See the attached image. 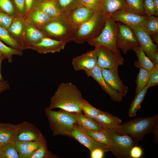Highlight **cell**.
Returning a JSON list of instances; mask_svg holds the SVG:
<instances>
[{
  "label": "cell",
  "instance_id": "cell-4",
  "mask_svg": "<svg viewBox=\"0 0 158 158\" xmlns=\"http://www.w3.org/2000/svg\"><path fill=\"white\" fill-rule=\"evenodd\" d=\"M65 16L54 19L40 29L46 37L67 43L73 41L77 30Z\"/></svg>",
  "mask_w": 158,
  "mask_h": 158
},
{
  "label": "cell",
  "instance_id": "cell-51",
  "mask_svg": "<svg viewBox=\"0 0 158 158\" xmlns=\"http://www.w3.org/2000/svg\"><path fill=\"white\" fill-rule=\"evenodd\" d=\"M155 10V15L158 16V0H153Z\"/></svg>",
  "mask_w": 158,
  "mask_h": 158
},
{
  "label": "cell",
  "instance_id": "cell-5",
  "mask_svg": "<svg viewBox=\"0 0 158 158\" xmlns=\"http://www.w3.org/2000/svg\"><path fill=\"white\" fill-rule=\"evenodd\" d=\"M106 18L101 10L97 11L90 19L77 28L73 41L81 44L98 36L104 28Z\"/></svg>",
  "mask_w": 158,
  "mask_h": 158
},
{
  "label": "cell",
  "instance_id": "cell-30",
  "mask_svg": "<svg viewBox=\"0 0 158 158\" xmlns=\"http://www.w3.org/2000/svg\"><path fill=\"white\" fill-rule=\"evenodd\" d=\"M17 125L0 123V143L3 146L11 142Z\"/></svg>",
  "mask_w": 158,
  "mask_h": 158
},
{
  "label": "cell",
  "instance_id": "cell-32",
  "mask_svg": "<svg viewBox=\"0 0 158 158\" xmlns=\"http://www.w3.org/2000/svg\"><path fill=\"white\" fill-rule=\"evenodd\" d=\"M148 89L146 86L141 91L136 94L129 109L128 115L130 117L136 115L138 111L141 108V104L145 96Z\"/></svg>",
  "mask_w": 158,
  "mask_h": 158
},
{
  "label": "cell",
  "instance_id": "cell-8",
  "mask_svg": "<svg viewBox=\"0 0 158 158\" xmlns=\"http://www.w3.org/2000/svg\"><path fill=\"white\" fill-rule=\"evenodd\" d=\"M117 23L118 28L116 37V46L126 54L128 50H133L140 45L129 26L123 23Z\"/></svg>",
  "mask_w": 158,
  "mask_h": 158
},
{
  "label": "cell",
  "instance_id": "cell-1",
  "mask_svg": "<svg viewBox=\"0 0 158 158\" xmlns=\"http://www.w3.org/2000/svg\"><path fill=\"white\" fill-rule=\"evenodd\" d=\"M84 99L78 87L71 82L60 83L51 97L48 108H55L73 113H82L81 105Z\"/></svg>",
  "mask_w": 158,
  "mask_h": 158
},
{
  "label": "cell",
  "instance_id": "cell-26",
  "mask_svg": "<svg viewBox=\"0 0 158 158\" xmlns=\"http://www.w3.org/2000/svg\"><path fill=\"white\" fill-rule=\"evenodd\" d=\"M16 144L20 158H30L39 146V138L37 141L19 142Z\"/></svg>",
  "mask_w": 158,
  "mask_h": 158
},
{
  "label": "cell",
  "instance_id": "cell-42",
  "mask_svg": "<svg viewBox=\"0 0 158 158\" xmlns=\"http://www.w3.org/2000/svg\"><path fill=\"white\" fill-rule=\"evenodd\" d=\"M150 75L146 86L150 87L157 85L158 84V65H155L150 71Z\"/></svg>",
  "mask_w": 158,
  "mask_h": 158
},
{
  "label": "cell",
  "instance_id": "cell-24",
  "mask_svg": "<svg viewBox=\"0 0 158 158\" xmlns=\"http://www.w3.org/2000/svg\"><path fill=\"white\" fill-rule=\"evenodd\" d=\"M25 23V41L23 50L30 49L32 45L38 42L46 37L41 30Z\"/></svg>",
  "mask_w": 158,
  "mask_h": 158
},
{
  "label": "cell",
  "instance_id": "cell-22",
  "mask_svg": "<svg viewBox=\"0 0 158 158\" xmlns=\"http://www.w3.org/2000/svg\"><path fill=\"white\" fill-rule=\"evenodd\" d=\"M128 9L126 0H101L100 10L106 17H111L118 12Z\"/></svg>",
  "mask_w": 158,
  "mask_h": 158
},
{
  "label": "cell",
  "instance_id": "cell-43",
  "mask_svg": "<svg viewBox=\"0 0 158 158\" xmlns=\"http://www.w3.org/2000/svg\"><path fill=\"white\" fill-rule=\"evenodd\" d=\"M15 17L0 11V26L8 30Z\"/></svg>",
  "mask_w": 158,
  "mask_h": 158
},
{
  "label": "cell",
  "instance_id": "cell-54",
  "mask_svg": "<svg viewBox=\"0 0 158 158\" xmlns=\"http://www.w3.org/2000/svg\"><path fill=\"white\" fill-rule=\"evenodd\" d=\"M3 55V54L0 52V58L2 57Z\"/></svg>",
  "mask_w": 158,
  "mask_h": 158
},
{
  "label": "cell",
  "instance_id": "cell-55",
  "mask_svg": "<svg viewBox=\"0 0 158 158\" xmlns=\"http://www.w3.org/2000/svg\"><path fill=\"white\" fill-rule=\"evenodd\" d=\"M2 147V146H1V143H0V150H1Z\"/></svg>",
  "mask_w": 158,
  "mask_h": 158
},
{
  "label": "cell",
  "instance_id": "cell-12",
  "mask_svg": "<svg viewBox=\"0 0 158 158\" xmlns=\"http://www.w3.org/2000/svg\"><path fill=\"white\" fill-rule=\"evenodd\" d=\"M130 27L140 47L151 61L154 54L158 51L157 45L153 42L149 35L142 28L139 26Z\"/></svg>",
  "mask_w": 158,
  "mask_h": 158
},
{
  "label": "cell",
  "instance_id": "cell-36",
  "mask_svg": "<svg viewBox=\"0 0 158 158\" xmlns=\"http://www.w3.org/2000/svg\"><path fill=\"white\" fill-rule=\"evenodd\" d=\"M139 72L136 81L135 93L141 91L146 86L150 77V71L140 67Z\"/></svg>",
  "mask_w": 158,
  "mask_h": 158
},
{
  "label": "cell",
  "instance_id": "cell-21",
  "mask_svg": "<svg viewBox=\"0 0 158 158\" xmlns=\"http://www.w3.org/2000/svg\"><path fill=\"white\" fill-rule=\"evenodd\" d=\"M25 23L24 19L18 17L14 18L8 30L11 35L21 45L23 49L25 41Z\"/></svg>",
  "mask_w": 158,
  "mask_h": 158
},
{
  "label": "cell",
  "instance_id": "cell-20",
  "mask_svg": "<svg viewBox=\"0 0 158 158\" xmlns=\"http://www.w3.org/2000/svg\"><path fill=\"white\" fill-rule=\"evenodd\" d=\"M53 20L37 7L31 11L24 19L26 23L40 30Z\"/></svg>",
  "mask_w": 158,
  "mask_h": 158
},
{
  "label": "cell",
  "instance_id": "cell-7",
  "mask_svg": "<svg viewBox=\"0 0 158 158\" xmlns=\"http://www.w3.org/2000/svg\"><path fill=\"white\" fill-rule=\"evenodd\" d=\"M95 48L96 50L97 65L100 68L118 70V66L123 64L124 59L120 52L103 46Z\"/></svg>",
  "mask_w": 158,
  "mask_h": 158
},
{
  "label": "cell",
  "instance_id": "cell-13",
  "mask_svg": "<svg viewBox=\"0 0 158 158\" xmlns=\"http://www.w3.org/2000/svg\"><path fill=\"white\" fill-rule=\"evenodd\" d=\"M97 11L80 5L65 16L70 23L77 29L90 19Z\"/></svg>",
  "mask_w": 158,
  "mask_h": 158
},
{
  "label": "cell",
  "instance_id": "cell-11",
  "mask_svg": "<svg viewBox=\"0 0 158 158\" xmlns=\"http://www.w3.org/2000/svg\"><path fill=\"white\" fill-rule=\"evenodd\" d=\"M104 129L118 148L123 158H130V150L135 145L136 140L129 135H121L114 130Z\"/></svg>",
  "mask_w": 158,
  "mask_h": 158
},
{
  "label": "cell",
  "instance_id": "cell-27",
  "mask_svg": "<svg viewBox=\"0 0 158 158\" xmlns=\"http://www.w3.org/2000/svg\"><path fill=\"white\" fill-rule=\"evenodd\" d=\"M149 35L153 41L158 43V18L152 16L147 17L140 26Z\"/></svg>",
  "mask_w": 158,
  "mask_h": 158
},
{
  "label": "cell",
  "instance_id": "cell-56",
  "mask_svg": "<svg viewBox=\"0 0 158 158\" xmlns=\"http://www.w3.org/2000/svg\"><path fill=\"white\" fill-rule=\"evenodd\" d=\"M0 158H1V155L0 152Z\"/></svg>",
  "mask_w": 158,
  "mask_h": 158
},
{
  "label": "cell",
  "instance_id": "cell-35",
  "mask_svg": "<svg viewBox=\"0 0 158 158\" xmlns=\"http://www.w3.org/2000/svg\"><path fill=\"white\" fill-rule=\"evenodd\" d=\"M61 13L65 15L79 5L80 0H56Z\"/></svg>",
  "mask_w": 158,
  "mask_h": 158
},
{
  "label": "cell",
  "instance_id": "cell-53",
  "mask_svg": "<svg viewBox=\"0 0 158 158\" xmlns=\"http://www.w3.org/2000/svg\"><path fill=\"white\" fill-rule=\"evenodd\" d=\"M39 2H44L51 1H56V0H37Z\"/></svg>",
  "mask_w": 158,
  "mask_h": 158
},
{
  "label": "cell",
  "instance_id": "cell-10",
  "mask_svg": "<svg viewBox=\"0 0 158 158\" xmlns=\"http://www.w3.org/2000/svg\"><path fill=\"white\" fill-rule=\"evenodd\" d=\"M70 137L75 139L87 147L90 152L97 148L102 149L105 152L110 151L108 146L95 141L87 133L83 128L77 124L75 125L71 133Z\"/></svg>",
  "mask_w": 158,
  "mask_h": 158
},
{
  "label": "cell",
  "instance_id": "cell-38",
  "mask_svg": "<svg viewBox=\"0 0 158 158\" xmlns=\"http://www.w3.org/2000/svg\"><path fill=\"white\" fill-rule=\"evenodd\" d=\"M0 11L19 18L12 0H0Z\"/></svg>",
  "mask_w": 158,
  "mask_h": 158
},
{
  "label": "cell",
  "instance_id": "cell-44",
  "mask_svg": "<svg viewBox=\"0 0 158 158\" xmlns=\"http://www.w3.org/2000/svg\"><path fill=\"white\" fill-rule=\"evenodd\" d=\"M143 6L145 15L147 17L154 16L155 10L153 0H143Z\"/></svg>",
  "mask_w": 158,
  "mask_h": 158
},
{
  "label": "cell",
  "instance_id": "cell-17",
  "mask_svg": "<svg viewBox=\"0 0 158 158\" xmlns=\"http://www.w3.org/2000/svg\"><path fill=\"white\" fill-rule=\"evenodd\" d=\"M85 71L88 76L92 78L97 81L113 101L120 102L122 101L123 97L121 95L111 89L107 85L102 76L101 68L97 64L92 69Z\"/></svg>",
  "mask_w": 158,
  "mask_h": 158
},
{
  "label": "cell",
  "instance_id": "cell-40",
  "mask_svg": "<svg viewBox=\"0 0 158 158\" xmlns=\"http://www.w3.org/2000/svg\"><path fill=\"white\" fill-rule=\"evenodd\" d=\"M81 108L84 115L94 119L101 110L97 109L84 99L81 105Z\"/></svg>",
  "mask_w": 158,
  "mask_h": 158
},
{
  "label": "cell",
  "instance_id": "cell-3",
  "mask_svg": "<svg viewBox=\"0 0 158 158\" xmlns=\"http://www.w3.org/2000/svg\"><path fill=\"white\" fill-rule=\"evenodd\" d=\"M45 112L54 136L70 137L75 125L77 124L73 113L61 109L56 111L46 108Z\"/></svg>",
  "mask_w": 158,
  "mask_h": 158
},
{
  "label": "cell",
  "instance_id": "cell-50",
  "mask_svg": "<svg viewBox=\"0 0 158 158\" xmlns=\"http://www.w3.org/2000/svg\"><path fill=\"white\" fill-rule=\"evenodd\" d=\"M158 123L156 125L152 132L154 134V141L158 143Z\"/></svg>",
  "mask_w": 158,
  "mask_h": 158
},
{
  "label": "cell",
  "instance_id": "cell-49",
  "mask_svg": "<svg viewBox=\"0 0 158 158\" xmlns=\"http://www.w3.org/2000/svg\"><path fill=\"white\" fill-rule=\"evenodd\" d=\"M9 85L8 82L5 80L0 81V93L9 89Z\"/></svg>",
  "mask_w": 158,
  "mask_h": 158
},
{
  "label": "cell",
  "instance_id": "cell-34",
  "mask_svg": "<svg viewBox=\"0 0 158 158\" xmlns=\"http://www.w3.org/2000/svg\"><path fill=\"white\" fill-rule=\"evenodd\" d=\"M0 152L1 158H20L16 144L12 142L2 146Z\"/></svg>",
  "mask_w": 158,
  "mask_h": 158
},
{
  "label": "cell",
  "instance_id": "cell-41",
  "mask_svg": "<svg viewBox=\"0 0 158 158\" xmlns=\"http://www.w3.org/2000/svg\"><path fill=\"white\" fill-rule=\"evenodd\" d=\"M20 18L24 19L26 16L25 0H12Z\"/></svg>",
  "mask_w": 158,
  "mask_h": 158
},
{
  "label": "cell",
  "instance_id": "cell-37",
  "mask_svg": "<svg viewBox=\"0 0 158 158\" xmlns=\"http://www.w3.org/2000/svg\"><path fill=\"white\" fill-rule=\"evenodd\" d=\"M22 51L6 46L0 40V52L5 56L8 63L12 62L13 55L22 56Z\"/></svg>",
  "mask_w": 158,
  "mask_h": 158
},
{
  "label": "cell",
  "instance_id": "cell-2",
  "mask_svg": "<svg viewBox=\"0 0 158 158\" xmlns=\"http://www.w3.org/2000/svg\"><path fill=\"white\" fill-rule=\"evenodd\" d=\"M158 123V115L139 117L119 125L114 130L121 135H127L136 141L141 140L146 134L152 132Z\"/></svg>",
  "mask_w": 158,
  "mask_h": 158
},
{
  "label": "cell",
  "instance_id": "cell-52",
  "mask_svg": "<svg viewBox=\"0 0 158 158\" xmlns=\"http://www.w3.org/2000/svg\"><path fill=\"white\" fill-rule=\"evenodd\" d=\"M6 58V57L4 55H3L2 57H1V58H0V81H3L4 80L1 73V63L2 61L4 59Z\"/></svg>",
  "mask_w": 158,
  "mask_h": 158
},
{
  "label": "cell",
  "instance_id": "cell-23",
  "mask_svg": "<svg viewBox=\"0 0 158 158\" xmlns=\"http://www.w3.org/2000/svg\"><path fill=\"white\" fill-rule=\"evenodd\" d=\"M94 119L103 128L113 130L122 123L121 120L117 117L102 110Z\"/></svg>",
  "mask_w": 158,
  "mask_h": 158
},
{
  "label": "cell",
  "instance_id": "cell-25",
  "mask_svg": "<svg viewBox=\"0 0 158 158\" xmlns=\"http://www.w3.org/2000/svg\"><path fill=\"white\" fill-rule=\"evenodd\" d=\"M37 7L53 19L65 16L61 12L56 0L38 2Z\"/></svg>",
  "mask_w": 158,
  "mask_h": 158
},
{
  "label": "cell",
  "instance_id": "cell-14",
  "mask_svg": "<svg viewBox=\"0 0 158 158\" xmlns=\"http://www.w3.org/2000/svg\"><path fill=\"white\" fill-rule=\"evenodd\" d=\"M66 44L63 41L45 37L38 42L32 45L30 49L40 54L54 53L64 49Z\"/></svg>",
  "mask_w": 158,
  "mask_h": 158
},
{
  "label": "cell",
  "instance_id": "cell-15",
  "mask_svg": "<svg viewBox=\"0 0 158 158\" xmlns=\"http://www.w3.org/2000/svg\"><path fill=\"white\" fill-rule=\"evenodd\" d=\"M100 68L102 76L108 86L119 93L123 97H125L128 92V87L123 84L121 80L118 70Z\"/></svg>",
  "mask_w": 158,
  "mask_h": 158
},
{
  "label": "cell",
  "instance_id": "cell-18",
  "mask_svg": "<svg viewBox=\"0 0 158 158\" xmlns=\"http://www.w3.org/2000/svg\"><path fill=\"white\" fill-rule=\"evenodd\" d=\"M147 17L146 16L138 15L127 9H125L118 12L111 18L115 21L121 22L130 27H140Z\"/></svg>",
  "mask_w": 158,
  "mask_h": 158
},
{
  "label": "cell",
  "instance_id": "cell-47",
  "mask_svg": "<svg viewBox=\"0 0 158 158\" xmlns=\"http://www.w3.org/2000/svg\"><path fill=\"white\" fill-rule=\"evenodd\" d=\"M25 1L26 16L31 11L37 7L39 1L37 0H25Z\"/></svg>",
  "mask_w": 158,
  "mask_h": 158
},
{
  "label": "cell",
  "instance_id": "cell-45",
  "mask_svg": "<svg viewBox=\"0 0 158 158\" xmlns=\"http://www.w3.org/2000/svg\"><path fill=\"white\" fill-rule=\"evenodd\" d=\"M81 5L90 9L100 10L101 0H80Z\"/></svg>",
  "mask_w": 158,
  "mask_h": 158
},
{
  "label": "cell",
  "instance_id": "cell-48",
  "mask_svg": "<svg viewBox=\"0 0 158 158\" xmlns=\"http://www.w3.org/2000/svg\"><path fill=\"white\" fill-rule=\"evenodd\" d=\"M90 158H102L104 157L105 152L102 149L97 148L90 152Z\"/></svg>",
  "mask_w": 158,
  "mask_h": 158
},
{
  "label": "cell",
  "instance_id": "cell-29",
  "mask_svg": "<svg viewBox=\"0 0 158 158\" xmlns=\"http://www.w3.org/2000/svg\"><path fill=\"white\" fill-rule=\"evenodd\" d=\"M133 50L135 52L138 60L134 63V66L139 68H142L150 71L154 67L155 65L146 55L140 46L135 48Z\"/></svg>",
  "mask_w": 158,
  "mask_h": 158
},
{
  "label": "cell",
  "instance_id": "cell-39",
  "mask_svg": "<svg viewBox=\"0 0 158 158\" xmlns=\"http://www.w3.org/2000/svg\"><path fill=\"white\" fill-rule=\"evenodd\" d=\"M128 10L132 12L141 16H145L143 6V0H126Z\"/></svg>",
  "mask_w": 158,
  "mask_h": 158
},
{
  "label": "cell",
  "instance_id": "cell-16",
  "mask_svg": "<svg viewBox=\"0 0 158 158\" xmlns=\"http://www.w3.org/2000/svg\"><path fill=\"white\" fill-rule=\"evenodd\" d=\"M75 71L91 69L97 64L96 50H91L73 59L72 62Z\"/></svg>",
  "mask_w": 158,
  "mask_h": 158
},
{
  "label": "cell",
  "instance_id": "cell-9",
  "mask_svg": "<svg viewBox=\"0 0 158 158\" xmlns=\"http://www.w3.org/2000/svg\"><path fill=\"white\" fill-rule=\"evenodd\" d=\"M41 134L34 125L24 121L17 124L11 142L16 143L19 142L37 141Z\"/></svg>",
  "mask_w": 158,
  "mask_h": 158
},
{
  "label": "cell",
  "instance_id": "cell-33",
  "mask_svg": "<svg viewBox=\"0 0 158 158\" xmlns=\"http://www.w3.org/2000/svg\"><path fill=\"white\" fill-rule=\"evenodd\" d=\"M0 40L9 47L23 51L21 45L11 35L7 30L0 26Z\"/></svg>",
  "mask_w": 158,
  "mask_h": 158
},
{
  "label": "cell",
  "instance_id": "cell-46",
  "mask_svg": "<svg viewBox=\"0 0 158 158\" xmlns=\"http://www.w3.org/2000/svg\"><path fill=\"white\" fill-rule=\"evenodd\" d=\"M143 154V150L140 147L135 145L131 149L130 152V158H140Z\"/></svg>",
  "mask_w": 158,
  "mask_h": 158
},
{
  "label": "cell",
  "instance_id": "cell-19",
  "mask_svg": "<svg viewBox=\"0 0 158 158\" xmlns=\"http://www.w3.org/2000/svg\"><path fill=\"white\" fill-rule=\"evenodd\" d=\"M84 129L95 141L108 146L110 149V151L115 157L118 158H123L118 148L110 138L107 132L104 128L97 131Z\"/></svg>",
  "mask_w": 158,
  "mask_h": 158
},
{
  "label": "cell",
  "instance_id": "cell-31",
  "mask_svg": "<svg viewBox=\"0 0 158 158\" xmlns=\"http://www.w3.org/2000/svg\"><path fill=\"white\" fill-rule=\"evenodd\" d=\"M39 144L37 149L34 152L30 158H55L56 156L48 150L47 141L42 134L39 138Z\"/></svg>",
  "mask_w": 158,
  "mask_h": 158
},
{
  "label": "cell",
  "instance_id": "cell-28",
  "mask_svg": "<svg viewBox=\"0 0 158 158\" xmlns=\"http://www.w3.org/2000/svg\"><path fill=\"white\" fill-rule=\"evenodd\" d=\"M73 113L77 124L84 129L92 131L103 129L93 118L85 116L82 113Z\"/></svg>",
  "mask_w": 158,
  "mask_h": 158
},
{
  "label": "cell",
  "instance_id": "cell-6",
  "mask_svg": "<svg viewBox=\"0 0 158 158\" xmlns=\"http://www.w3.org/2000/svg\"><path fill=\"white\" fill-rule=\"evenodd\" d=\"M118 23L111 17H106L104 28L97 37L87 41L88 44L95 47H104L120 52L116 46V37L118 30Z\"/></svg>",
  "mask_w": 158,
  "mask_h": 158
}]
</instances>
